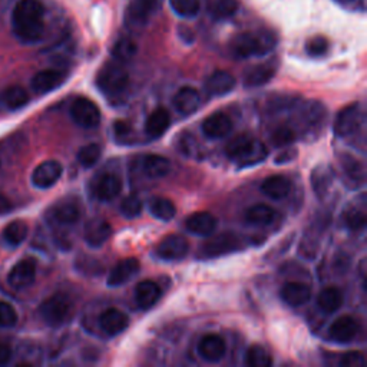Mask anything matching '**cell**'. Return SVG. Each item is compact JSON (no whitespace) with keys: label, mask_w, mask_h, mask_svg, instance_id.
<instances>
[{"label":"cell","mask_w":367,"mask_h":367,"mask_svg":"<svg viewBox=\"0 0 367 367\" xmlns=\"http://www.w3.org/2000/svg\"><path fill=\"white\" fill-rule=\"evenodd\" d=\"M18 321V314L9 303L0 301V327H13Z\"/></svg>","instance_id":"cell-46"},{"label":"cell","mask_w":367,"mask_h":367,"mask_svg":"<svg viewBox=\"0 0 367 367\" xmlns=\"http://www.w3.org/2000/svg\"><path fill=\"white\" fill-rule=\"evenodd\" d=\"M297 157V152L294 149H284L280 152L279 157L275 158V164H286V162H292Z\"/></svg>","instance_id":"cell-50"},{"label":"cell","mask_w":367,"mask_h":367,"mask_svg":"<svg viewBox=\"0 0 367 367\" xmlns=\"http://www.w3.org/2000/svg\"><path fill=\"white\" fill-rule=\"evenodd\" d=\"M346 225L353 229V231H360L366 227V214L362 210H350L346 214Z\"/></svg>","instance_id":"cell-47"},{"label":"cell","mask_w":367,"mask_h":367,"mask_svg":"<svg viewBox=\"0 0 367 367\" xmlns=\"http://www.w3.org/2000/svg\"><path fill=\"white\" fill-rule=\"evenodd\" d=\"M72 301L64 294L58 293L46 299L39 307V314L46 325L51 327H59L65 325L72 314Z\"/></svg>","instance_id":"cell-5"},{"label":"cell","mask_w":367,"mask_h":367,"mask_svg":"<svg viewBox=\"0 0 367 367\" xmlns=\"http://www.w3.org/2000/svg\"><path fill=\"white\" fill-rule=\"evenodd\" d=\"M45 9L39 0H21L12 13V26L16 38L23 43L40 40L45 32Z\"/></svg>","instance_id":"cell-1"},{"label":"cell","mask_w":367,"mask_h":367,"mask_svg":"<svg viewBox=\"0 0 367 367\" xmlns=\"http://www.w3.org/2000/svg\"><path fill=\"white\" fill-rule=\"evenodd\" d=\"M173 103L175 106L177 112H179L184 116H188L200 108V103H201L200 92L192 86H182L175 94Z\"/></svg>","instance_id":"cell-18"},{"label":"cell","mask_w":367,"mask_h":367,"mask_svg":"<svg viewBox=\"0 0 367 367\" xmlns=\"http://www.w3.org/2000/svg\"><path fill=\"white\" fill-rule=\"evenodd\" d=\"M364 356L360 351H349V353L343 355L340 359L342 367H364Z\"/></svg>","instance_id":"cell-48"},{"label":"cell","mask_w":367,"mask_h":367,"mask_svg":"<svg viewBox=\"0 0 367 367\" xmlns=\"http://www.w3.org/2000/svg\"><path fill=\"white\" fill-rule=\"evenodd\" d=\"M36 268H38V262L35 258L29 257V258L21 260V262L9 273V277H8L9 284L13 288H18V290L32 286L36 277Z\"/></svg>","instance_id":"cell-11"},{"label":"cell","mask_w":367,"mask_h":367,"mask_svg":"<svg viewBox=\"0 0 367 367\" xmlns=\"http://www.w3.org/2000/svg\"><path fill=\"white\" fill-rule=\"evenodd\" d=\"M81 204L76 198L68 197L56 203L49 211V220L60 227L73 225L81 218Z\"/></svg>","instance_id":"cell-9"},{"label":"cell","mask_w":367,"mask_h":367,"mask_svg":"<svg viewBox=\"0 0 367 367\" xmlns=\"http://www.w3.org/2000/svg\"><path fill=\"white\" fill-rule=\"evenodd\" d=\"M122 191V182L114 174L101 175L94 186V192L101 201H112Z\"/></svg>","instance_id":"cell-27"},{"label":"cell","mask_w":367,"mask_h":367,"mask_svg":"<svg viewBox=\"0 0 367 367\" xmlns=\"http://www.w3.org/2000/svg\"><path fill=\"white\" fill-rule=\"evenodd\" d=\"M277 40L271 32H244L237 35L229 45L231 53L238 59H249L253 56H264L270 53Z\"/></svg>","instance_id":"cell-3"},{"label":"cell","mask_w":367,"mask_h":367,"mask_svg":"<svg viewBox=\"0 0 367 367\" xmlns=\"http://www.w3.org/2000/svg\"><path fill=\"white\" fill-rule=\"evenodd\" d=\"M190 251V244L182 236L173 234L165 237L157 249V255L165 262H178Z\"/></svg>","instance_id":"cell-13"},{"label":"cell","mask_w":367,"mask_h":367,"mask_svg":"<svg viewBox=\"0 0 367 367\" xmlns=\"http://www.w3.org/2000/svg\"><path fill=\"white\" fill-rule=\"evenodd\" d=\"M275 217H277V212L266 204H255L246 212L247 223L257 227H266L273 224L275 221Z\"/></svg>","instance_id":"cell-34"},{"label":"cell","mask_w":367,"mask_h":367,"mask_svg":"<svg viewBox=\"0 0 367 367\" xmlns=\"http://www.w3.org/2000/svg\"><path fill=\"white\" fill-rule=\"evenodd\" d=\"M140 270H141V264L136 258L129 257V258L121 260V262L115 264V267L111 270L108 280H106V284H108L110 287H119L122 284L128 283L131 279H134Z\"/></svg>","instance_id":"cell-16"},{"label":"cell","mask_w":367,"mask_h":367,"mask_svg":"<svg viewBox=\"0 0 367 367\" xmlns=\"http://www.w3.org/2000/svg\"><path fill=\"white\" fill-rule=\"evenodd\" d=\"M277 72V68H275L274 62H266V64H260L255 66H251L246 71L242 76V84L246 88H258L268 84L273 76Z\"/></svg>","instance_id":"cell-22"},{"label":"cell","mask_w":367,"mask_h":367,"mask_svg":"<svg viewBox=\"0 0 367 367\" xmlns=\"http://www.w3.org/2000/svg\"><path fill=\"white\" fill-rule=\"evenodd\" d=\"M333 173L327 165H320L312 174L313 190L318 198H325L333 184Z\"/></svg>","instance_id":"cell-35"},{"label":"cell","mask_w":367,"mask_h":367,"mask_svg":"<svg viewBox=\"0 0 367 367\" xmlns=\"http://www.w3.org/2000/svg\"><path fill=\"white\" fill-rule=\"evenodd\" d=\"M65 81V75L56 69H45L32 78V89L38 94H49Z\"/></svg>","instance_id":"cell-25"},{"label":"cell","mask_w":367,"mask_h":367,"mask_svg":"<svg viewBox=\"0 0 367 367\" xmlns=\"http://www.w3.org/2000/svg\"><path fill=\"white\" fill-rule=\"evenodd\" d=\"M149 211L157 220L171 221L175 217V214H177V207L170 200V198L157 197V198H154V200H151Z\"/></svg>","instance_id":"cell-36"},{"label":"cell","mask_w":367,"mask_h":367,"mask_svg":"<svg viewBox=\"0 0 367 367\" xmlns=\"http://www.w3.org/2000/svg\"><path fill=\"white\" fill-rule=\"evenodd\" d=\"M217 218L207 211L194 212L187 218L186 227L191 234L200 237H210L217 229Z\"/></svg>","instance_id":"cell-20"},{"label":"cell","mask_w":367,"mask_h":367,"mask_svg":"<svg viewBox=\"0 0 367 367\" xmlns=\"http://www.w3.org/2000/svg\"><path fill=\"white\" fill-rule=\"evenodd\" d=\"M102 155V149L101 145L98 144H88L82 147L78 152V162L84 168H92L94 166Z\"/></svg>","instance_id":"cell-42"},{"label":"cell","mask_w":367,"mask_h":367,"mask_svg":"<svg viewBox=\"0 0 367 367\" xmlns=\"http://www.w3.org/2000/svg\"><path fill=\"white\" fill-rule=\"evenodd\" d=\"M71 116L76 125L85 129L97 128L101 124V111L95 102L85 97L76 98L71 106Z\"/></svg>","instance_id":"cell-8"},{"label":"cell","mask_w":367,"mask_h":367,"mask_svg":"<svg viewBox=\"0 0 367 367\" xmlns=\"http://www.w3.org/2000/svg\"><path fill=\"white\" fill-rule=\"evenodd\" d=\"M181 148H182V152H186L187 155H192L194 154V149H195V141L192 140V136L188 135V134H184V136L181 138Z\"/></svg>","instance_id":"cell-49"},{"label":"cell","mask_w":367,"mask_h":367,"mask_svg":"<svg viewBox=\"0 0 367 367\" xmlns=\"http://www.w3.org/2000/svg\"><path fill=\"white\" fill-rule=\"evenodd\" d=\"M329 51V40L323 36H314L305 43V52L313 58L325 56Z\"/></svg>","instance_id":"cell-44"},{"label":"cell","mask_w":367,"mask_h":367,"mask_svg":"<svg viewBox=\"0 0 367 367\" xmlns=\"http://www.w3.org/2000/svg\"><path fill=\"white\" fill-rule=\"evenodd\" d=\"M161 297V288L157 283L151 280H144L138 283L135 287V303L138 307L142 310H148L158 303Z\"/></svg>","instance_id":"cell-26"},{"label":"cell","mask_w":367,"mask_h":367,"mask_svg":"<svg viewBox=\"0 0 367 367\" xmlns=\"http://www.w3.org/2000/svg\"><path fill=\"white\" fill-rule=\"evenodd\" d=\"M236 78L227 71H216L208 76L205 90L210 97H225L236 88Z\"/></svg>","instance_id":"cell-19"},{"label":"cell","mask_w":367,"mask_h":367,"mask_svg":"<svg viewBox=\"0 0 367 367\" xmlns=\"http://www.w3.org/2000/svg\"><path fill=\"white\" fill-rule=\"evenodd\" d=\"M362 122H363V112L360 105L351 103L346 106L344 110H342L338 118H336L334 134L340 138L353 135L360 128Z\"/></svg>","instance_id":"cell-10"},{"label":"cell","mask_w":367,"mask_h":367,"mask_svg":"<svg viewBox=\"0 0 367 367\" xmlns=\"http://www.w3.org/2000/svg\"><path fill=\"white\" fill-rule=\"evenodd\" d=\"M12 204L6 200V198L5 197H0V214H6V212H9L12 208Z\"/></svg>","instance_id":"cell-53"},{"label":"cell","mask_w":367,"mask_h":367,"mask_svg":"<svg viewBox=\"0 0 367 367\" xmlns=\"http://www.w3.org/2000/svg\"><path fill=\"white\" fill-rule=\"evenodd\" d=\"M142 171L148 178L158 179L164 178L165 175L170 174L171 171V162L168 161L165 157L157 155V154H149L142 158L141 162Z\"/></svg>","instance_id":"cell-29"},{"label":"cell","mask_w":367,"mask_h":367,"mask_svg":"<svg viewBox=\"0 0 367 367\" xmlns=\"http://www.w3.org/2000/svg\"><path fill=\"white\" fill-rule=\"evenodd\" d=\"M171 9L184 19L195 18L201 9L200 0H170Z\"/></svg>","instance_id":"cell-38"},{"label":"cell","mask_w":367,"mask_h":367,"mask_svg":"<svg viewBox=\"0 0 367 367\" xmlns=\"http://www.w3.org/2000/svg\"><path fill=\"white\" fill-rule=\"evenodd\" d=\"M29 102V95L26 89L22 86L13 85L6 88L2 94H0V103L6 106L10 111H16L23 108V106Z\"/></svg>","instance_id":"cell-33"},{"label":"cell","mask_w":367,"mask_h":367,"mask_svg":"<svg viewBox=\"0 0 367 367\" xmlns=\"http://www.w3.org/2000/svg\"><path fill=\"white\" fill-rule=\"evenodd\" d=\"M136 43L128 38L119 39L112 48V56L118 62H128L136 55Z\"/></svg>","instance_id":"cell-39"},{"label":"cell","mask_w":367,"mask_h":367,"mask_svg":"<svg viewBox=\"0 0 367 367\" xmlns=\"http://www.w3.org/2000/svg\"><path fill=\"white\" fill-rule=\"evenodd\" d=\"M162 0H129L125 9V25L129 29H142L155 16Z\"/></svg>","instance_id":"cell-7"},{"label":"cell","mask_w":367,"mask_h":367,"mask_svg":"<svg viewBox=\"0 0 367 367\" xmlns=\"http://www.w3.org/2000/svg\"><path fill=\"white\" fill-rule=\"evenodd\" d=\"M112 236V227L108 221H105L102 218H94L90 220L85 225V241L89 247L98 249L108 241V238Z\"/></svg>","instance_id":"cell-17"},{"label":"cell","mask_w":367,"mask_h":367,"mask_svg":"<svg viewBox=\"0 0 367 367\" xmlns=\"http://www.w3.org/2000/svg\"><path fill=\"white\" fill-rule=\"evenodd\" d=\"M343 6H355V5H362V0H336Z\"/></svg>","instance_id":"cell-54"},{"label":"cell","mask_w":367,"mask_h":367,"mask_svg":"<svg viewBox=\"0 0 367 367\" xmlns=\"http://www.w3.org/2000/svg\"><path fill=\"white\" fill-rule=\"evenodd\" d=\"M281 299L293 307L309 303L312 299V287L300 281H288L281 288Z\"/></svg>","instance_id":"cell-23"},{"label":"cell","mask_w":367,"mask_h":367,"mask_svg":"<svg viewBox=\"0 0 367 367\" xmlns=\"http://www.w3.org/2000/svg\"><path fill=\"white\" fill-rule=\"evenodd\" d=\"M171 124V116L170 112H168L165 108H157L155 111H152L149 116L147 118L145 122V132L149 138H157L162 136L166 129L170 128Z\"/></svg>","instance_id":"cell-28"},{"label":"cell","mask_w":367,"mask_h":367,"mask_svg":"<svg viewBox=\"0 0 367 367\" xmlns=\"http://www.w3.org/2000/svg\"><path fill=\"white\" fill-rule=\"evenodd\" d=\"M359 321L355 317L342 316L333 321V325L329 329V336L333 342L344 344L355 340L359 334Z\"/></svg>","instance_id":"cell-14"},{"label":"cell","mask_w":367,"mask_h":367,"mask_svg":"<svg viewBox=\"0 0 367 367\" xmlns=\"http://www.w3.org/2000/svg\"><path fill=\"white\" fill-rule=\"evenodd\" d=\"M246 364L250 367H268L273 364V360L264 347L255 344L247 350Z\"/></svg>","instance_id":"cell-40"},{"label":"cell","mask_w":367,"mask_h":367,"mask_svg":"<svg viewBox=\"0 0 367 367\" xmlns=\"http://www.w3.org/2000/svg\"><path fill=\"white\" fill-rule=\"evenodd\" d=\"M271 140L275 147H287L296 141V132L290 127H279L274 131Z\"/></svg>","instance_id":"cell-45"},{"label":"cell","mask_w":367,"mask_h":367,"mask_svg":"<svg viewBox=\"0 0 367 367\" xmlns=\"http://www.w3.org/2000/svg\"><path fill=\"white\" fill-rule=\"evenodd\" d=\"M29 233L27 224L25 221L16 220L9 223L3 229V238L12 247H18L26 240Z\"/></svg>","instance_id":"cell-37"},{"label":"cell","mask_w":367,"mask_h":367,"mask_svg":"<svg viewBox=\"0 0 367 367\" xmlns=\"http://www.w3.org/2000/svg\"><path fill=\"white\" fill-rule=\"evenodd\" d=\"M225 154L229 160L238 162L241 168H246L263 162L268 155V151L262 141L249 134H241L227 144Z\"/></svg>","instance_id":"cell-2"},{"label":"cell","mask_w":367,"mask_h":367,"mask_svg":"<svg viewBox=\"0 0 367 367\" xmlns=\"http://www.w3.org/2000/svg\"><path fill=\"white\" fill-rule=\"evenodd\" d=\"M233 131V122L225 114L216 112L203 122V132L210 140H221Z\"/></svg>","instance_id":"cell-21"},{"label":"cell","mask_w":367,"mask_h":367,"mask_svg":"<svg viewBox=\"0 0 367 367\" xmlns=\"http://www.w3.org/2000/svg\"><path fill=\"white\" fill-rule=\"evenodd\" d=\"M342 166L349 175L350 179H353L356 182H363L364 181V166L360 161H357L355 157H351L349 154H344L342 157Z\"/></svg>","instance_id":"cell-41"},{"label":"cell","mask_w":367,"mask_h":367,"mask_svg":"<svg viewBox=\"0 0 367 367\" xmlns=\"http://www.w3.org/2000/svg\"><path fill=\"white\" fill-rule=\"evenodd\" d=\"M128 72L121 65V62H106L97 75V86L102 94L108 97H118L128 86Z\"/></svg>","instance_id":"cell-4"},{"label":"cell","mask_w":367,"mask_h":367,"mask_svg":"<svg viewBox=\"0 0 367 367\" xmlns=\"http://www.w3.org/2000/svg\"><path fill=\"white\" fill-rule=\"evenodd\" d=\"M204 3L207 13L217 21L233 18L240 9L238 0H204Z\"/></svg>","instance_id":"cell-31"},{"label":"cell","mask_w":367,"mask_h":367,"mask_svg":"<svg viewBox=\"0 0 367 367\" xmlns=\"http://www.w3.org/2000/svg\"><path fill=\"white\" fill-rule=\"evenodd\" d=\"M114 131L118 136H124V135L131 132V127L124 121H116L114 124Z\"/></svg>","instance_id":"cell-52"},{"label":"cell","mask_w":367,"mask_h":367,"mask_svg":"<svg viewBox=\"0 0 367 367\" xmlns=\"http://www.w3.org/2000/svg\"><path fill=\"white\" fill-rule=\"evenodd\" d=\"M119 210L125 218L134 220L142 212V203L136 195H129L122 200Z\"/></svg>","instance_id":"cell-43"},{"label":"cell","mask_w":367,"mask_h":367,"mask_svg":"<svg viewBox=\"0 0 367 367\" xmlns=\"http://www.w3.org/2000/svg\"><path fill=\"white\" fill-rule=\"evenodd\" d=\"M317 305L321 312L333 314L343 305V293L336 287H327L317 296Z\"/></svg>","instance_id":"cell-32"},{"label":"cell","mask_w":367,"mask_h":367,"mask_svg":"<svg viewBox=\"0 0 367 367\" xmlns=\"http://www.w3.org/2000/svg\"><path fill=\"white\" fill-rule=\"evenodd\" d=\"M99 326L108 336H118L129 326L128 316L118 309L105 310L99 317Z\"/></svg>","instance_id":"cell-24"},{"label":"cell","mask_w":367,"mask_h":367,"mask_svg":"<svg viewBox=\"0 0 367 367\" xmlns=\"http://www.w3.org/2000/svg\"><path fill=\"white\" fill-rule=\"evenodd\" d=\"M227 353V344L218 334H207L198 343V355L208 363H218Z\"/></svg>","instance_id":"cell-15"},{"label":"cell","mask_w":367,"mask_h":367,"mask_svg":"<svg viewBox=\"0 0 367 367\" xmlns=\"http://www.w3.org/2000/svg\"><path fill=\"white\" fill-rule=\"evenodd\" d=\"M292 190V182L284 175H271L262 184V191L271 200H284Z\"/></svg>","instance_id":"cell-30"},{"label":"cell","mask_w":367,"mask_h":367,"mask_svg":"<svg viewBox=\"0 0 367 367\" xmlns=\"http://www.w3.org/2000/svg\"><path fill=\"white\" fill-rule=\"evenodd\" d=\"M12 359V349L9 344L0 342V366H5L10 362Z\"/></svg>","instance_id":"cell-51"},{"label":"cell","mask_w":367,"mask_h":367,"mask_svg":"<svg viewBox=\"0 0 367 367\" xmlns=\"http://www.w3.org/2000/svg\"><path fill=\"white\" fill-rule=\"evenodd\" d=\"M64 173V168L60 165V162L49 160L45 161L40 165L35 168V171L32 173V184L36 188L40 190H48L53 187L55 184L60 179Z\"/></svg>","instance_id":"cell-12"},{"label":"cell","mask_w":367,"mask_h":367,"mask_svg":"<svg viewBox=\"0 0 367 367\" xmlns=\"http://www.w3.org/2000/svg\"><path fill=\"white\" fill-rule=\"evenodd\" d=\"M244 249L242 237L233 233H223L205 241L198 250V257L203 260L218 258Z\"/></svg>","instance_id":"cell-6"}]
</instances>
